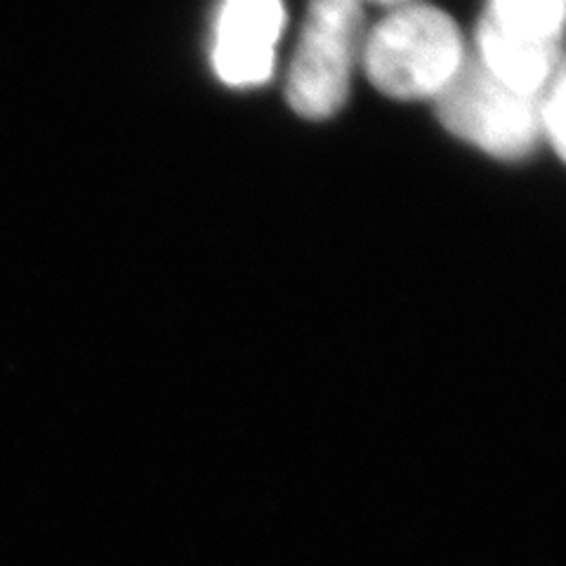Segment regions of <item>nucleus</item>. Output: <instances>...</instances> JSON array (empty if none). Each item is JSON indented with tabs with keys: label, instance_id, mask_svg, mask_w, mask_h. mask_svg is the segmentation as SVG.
I'll return each instance as SVG.
<instances>
[{
	"label": "nucleus",
	"instance_id": "7",
	"mask_svg": "<svg viewBox=\"0 0 566 566\" xmlns=\"http://www.w3.org/2000/svg\"><path fill=\"white\" fill-rule=\"evenodd\" d=\"M566 91H564V69L557 71V76L551 81V85L545 87V93L541 95L538 104V114H541V130L547 133V139L555 147V154L564 158V137H566V126H564V114H566Z\"/></svg>",
	"mask_w": 566,
	"mask_h": 566
},
{
	"label": "nucleus",
	"instance_id": "8",
	"mask_svg": "<svg viewBox=\"0 0 566 566\" xmlns=\"http://www.w3.org/2000/svg\"><path fill=\"white\" fill-rule=\"evenodd\" d=\"M359 3H364V0H359ZM366 3H378V6H399V3H403V0H366Z\"/></svg>",
	"mask_w": 566,
	"mask_h": 566
},
{
	"label": "nucleus",
	"instance_id": "4",
	"mask_svg": "<svg viewBox=\"0 0 566 566\" xmlns=\"http://www.w3.org/2000/svg\"><path fill=\"white\" fill-rule=\"evenodd\" d=\"M283 24L286 12L281 0H224L212 48L218 76L232 87L270 81Z\"/></svg>",
	"mask_w": 566,
	"mask_h": 566
},
{
	"label": "nucleus",
	"instance_id": "3",
	"mask_svg": "<svg viewBox=\"0 0 566 566\" xmlns=\"http://www.w3.org/2000/svg\"><path fill=\"white\" fill-rule=\"evenodd\" d=\"M364 45L359 0H310L307 20L289 69L293 112L322 120L343 109Z\"/></svg>",
	"mask_w": 566,
	"mask_h": 566
},
{
	"label": "nucleus",
	"instance_id": "1",
	"mask_svg": "<svg viewBox=\"0 0 566 566\" xmlns=\"http://www.w3.org/2000/svg\"><path fill=\"white\" fill-rule=\"evenodd\" d=\"M463 57L455 22L430 6H406L387 14L361 45L368 81L395 99H434Z\"/></svg>",
	"mask_w": 566,
	"mask_h": 566
},
{
	"label": "nucleus",
	"instance_id": "6",
	"mask_svg": "<svg viewBox=\"0 0 566 566\" xmlns=\"http://www.w3.org/2000/svg\"><path fill=\"white\" fill-rule=\"evenodd\" d=\"M566 0H491L489 14L501 27L538 41L559 43Z\"/></svg>",
	"mask_w": 566,
	"mask_h": 566
},
{
	"label": "nucleus",
	"instance_id": "2",
	"mask_svg": "<svg viewBox=\"0 0 566 566\" xmlns=\"http://www.w3.org/2000/svg\"><path fill=\"white\" fill-rule=\"evenodd\" d=\"M434 99L441 126L495 158L517 161L538 145L541 97L510 91L476 52H465L453 78Z\"/></svg>",
	"mask_w": 566,
	"mask_h": 566
},
{
	"label": "nucleus",
	"instance_id": "5",
	"mask_svg": "<svg viewBox=\"0 0 566 566\" xmlns=\"http://www.w3.org/2000/svg\"><path fill=\"white\" fill-rule=\"evenodd\" d=\"M476 57L510 91L541 97L562 69L559 43L538 41L501 27L486 12L476 31Z\"/></svg>",
	"mask_w": 566,
	"mask_h": 566
}]
</instances>
